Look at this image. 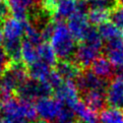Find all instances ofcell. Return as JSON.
Wrapping results in <instances>:
<instances>
[{
    "label": "cell",
    "mask_w": 123,
    "mask_h": 123,
    "mask_svg": "<svg viewBox=\"0 0 123 123\" xmlns=\"http://www.w3.org/2000/svg\"><path fill=\"white\" fill-rule=\"evenodd\" d=\"M49 40L56 56L61 60H68L75 53V39L62 20H56L53 24Z\"/></svg>",
    "instance_id": "cell-1"
},
{
    "label": "cell",
    "mask_w": 123,
    "mask_h": 123,
    "mask_svg": "<svg viewBox=\"0 0 123 123\" xmlns=\"http://www.w3.org/2000/svg\"><path fill=\"white\" fill-rule=\"evenodd\" d=\"M37 116L45 122H59L71 120L74 113L70 108L64 106L59 100L51 97L40 99L36 105Z\"/></svg>",
    "instance_id": "cell-2"
},
{
    "label": "cell",
    "mask_w": 123,
    "mask_h": 123,
    "mask_svg": "<svg viewBox=\"0 0 123 123\" xmlns=\"http://www.w3.org/2000/svg\"><path fill=\"white\" fill-rule=\"evenodd\" d=\"M1 113V117L29 123L37 118L36 107L32 102L20 98H12V97L3 101Z\"/></svg>",
    "instance_id": "cell-3"
},
{
    "label": "cell",
    "mask_w": 123,
    "mask_h": 123,
    "mask_svg": "<svg viewBox=\"0 0 123 123\" xmlns=\"http://www.w3.org/2000/svg\"><path fill=\"white\" fill-rule=\"evenodd\" d=\"M28 71L25 65L18 63L11 64L7 67L3 76L1 77V85H0V94L3 101L8 98H11V95L14 91H17L20 85L27 80Z\"/></svg>",
    "instance_id": "cell-4"
},
{
    "label": "cell",
    "mask_w": 123,
    "mask_h": 123,
    "mask_svg": "<svg viewBox=\"0 0 123 123\" xmlns=\"http://www.w3.org/2000/svg\"><path fill=\"white\" fill-rule=\"evenodd\" d=\"M53 89L46 81H38L35 80H27L17 89V93L20 99L32 102L34 100L49 97Z\"/></svg>",
    "instance_id": "cell-5"
},
{
    "label": "cell",
    "mask_w": 123,
    "mask_h": 123,
    "mask_svg": "<svg viewBox=\"0 0 123 123\" xmlns=\"http://www.w3.org/2000/svg\"><path fill=\"white\" fill-rule=\"evenodd\" d=\"M102 50V45H96V44L82 42L76 47L75 53H74V59L75 63L80 67H87L92 65Z\"/></svg>",
    "instance_id": "cell-6"
},
{
    "label": "cell",
    "mask_w": 123,
    "mask_h": 123,
    "mask_svg": "<svg viewBox=\"0 0 123 123\" xmlns=\"http://www.w3.org/2000/svg\"><path fill=\"white\" fill-rule=\"evenodd\" d=\"M106 102L110 108L123 109V76L117 75L106 87Z\"/></svg>",
    "instance_id": "cell-7"
},
{
    "label": "cell",
    "mask_w": 123,
    "mask_h": 123,
    "mask_svg": "<svg viewBox=\"0 0 123 123\" xmlns=\"http://www.w3.org/2000/svg\"><path fill=\"white\" fill-rule=\"evenodd\" d=\"M67 27L74 39L83 41L89 30L91 29L86 11L77 10L71 17L68 18Z\"/></svg>",
    "instance_id": "cell-8"
},
{
    "label": "cell",
    "mask_w": 123,
    "mask_h": 123,
    "mask_svg": "<svg viewBox=\"0 0 123 123\" xmlns=\"http://www.w3.org/2000/svg\"><path fill=\"white\" fill-rule=\"evenodd\" d=\"M76 86L78 91L83 94L92 91H106V80H102L96 75L92 70H86L80 74L76 78Z\"/></svg>",
    "instance_id": "cell-9"
},
{
    "label": "cell",
    "mask_w": 123,
    "mask_h": 123,
    "mask_svg": "<svg viewBox=\"0 0 123 123\" xmlns=\"http://www.w3.org/2000/svg\"><path fill=\"white\" fill-rule=\"evenodd\" d=\"M27 21H21L14 17H7L2 25L3 42H21L25 36Z\"/></svg>",
    "instance_id": "cell-10"
},
{
    "label": "cell",
    "mask_w": 123,
    "mask_h": 123,
    "mask_svg": "<svg viewBox=\"0 0 123 123\" xmlns=\"http://www.w3.org/2000/svg\"><path fill=\"white\" fill-rule=\"evenodd\" d=\"M56 99L59 100L64 106L73 109L80 102L78 100V89L73 80H65L58 89L55 90Z\"/></svg>",
    "instance_id": "cell-11"
},
{
    "label": "cell",
    "mask_w": 123,
    "mask_h": 123,
    "mask_svg": "<svg viewBox=\"0 0 123 123\" xmlns=\"http://www.w3.org/2000/svg\"><path fill=\"white\" fill-rule=\"evenodd\" d=\"M40 0H7L6 3L14 18L27 21L29 16L36 9Z\"/></svg>",
    "instance_id": "cell-12"
},
{
    "label": "cell",
    "mask_w": 123,
    "mask_h": 123,
    "mask_svg": "<svg viewBox=\"0 0 123 123\" xmlns=\"http://www.w3.org/2000/svg\"><path fill=\"white\" fill-rule=\"evenodd\" d=\"M106 56L113 67L120 73H123V39L119 38L108 42L106 46Z\"/></svg>",
    "instance_id": "cell-13"
},
{
    "label": "cell",
    "mask_w": 123,
    "mask_h": 123,
    "mask_svg": "<svg viewBox=\"0 0 123 123\" xmlns=\"http://www.w3.org/2000/svg\"><path fill=\"white\" fill-rule=\"evenodd\" d=\"M80 8L78 0H57L53 12L56 20H62L71 17Z\"/></svg>",
    "instance_id": "cell-14"
},
{
    "label": "cell",
    "mask_w": 123,
    "mask_h": 123,
    "mask_svg": "<svg viewBox=\"0 0 123 123\" xmlns=\"http://www.w3.org/2000/svg\"><path fill=\"white\" fill-rule=\"evenodd\" d=\"M83 103L95 112L104 110L106 104V91H92L83 94Z\"/></svg>",
    "instance_id": "cell-15"
},
{
    "label": "cell",
    "mask_w": 123,
    "mask_h": 123,
    "mask_svg": "<svg viewBox=\"0 0 123 123\" xmlns=\"http://www.w3.org/2000/svg\"><path fill=\"white\" fill-rule=\"evenodd\" d=\"M92 71L98 77L102 80H107L111 77L114 73V67L107 57H99L92 64Z\"/></svg>",
    "instance_id": "cell-16"
},
{
    "label": "cell",
    "mask_w": 123,
    "mask_h": 123,
    "mask_svg": "<svg viewBox=\"0 0 123 123\" xmlns=\"http://www.w3.org/2000/svg\"><path fill=\"white\" fill-rule=\"evenodd\" d=\"M56 71L65 80H72L77 78L80 74V66L76 63H73L69 60H62L57 64Z\"/></svg>",
    "instance_id": "cell-17"
},
{
    "label": "cell",
    "mask_w": 123,
    "mask_h": 123,
    "mask_svg": "<svg viewBox=\"0 0 123 123\" xmlns=\"http://www.w3.org/2000/svg\"><path fill=\"white\" fill-rule=\"evenodd\" d=\"M53 71L50 65L43 62V61H37L34 64L30 65L29 67V74L32 77V80L38 81H46L49 77L51 72Z\"/></svg>",
    "instance_id": "cell-18"
},
{
    "label": "cell",
    "mask_w": 123,
    "mask_h": 123,
    "mask_svg": "<svg viewBox=\"0 0 123 123\" xmlns=\"http://www.w3.org/2000/svg\"><path fill=\"white\" fill-rule=\"evenodd\" d=\"M72 111L74 113V116H76L77 119L81 123H96L97 119H98L97 112L92 110L87 105H86L81 101H80L75 105Z\"/></svg>",
    "instance_id": "cell-19"
},
{
    "label": "cell",
    "mask_w": 123,
    "mask_h": 123,
    "mask_svg": "<svg viewBox=\"0 0 123 123\" xmlns=\"http://www.w3.org/2000/svg\"><path fill=\"white\" fill-rule=\"evenodd\" d=\"M39 46L34 45L27 40H23L21 42V50H20V55L21 59L25 61V64L30 65L34 64L35 62L39 61V52H38Z\"/></svg>",
    "instance_id": "cell-20"
},
{
    "label": "cell",
    "mask_w": 123,
    "mask_h": 123,
    "mask_svg": "<svg viewBox=\"0 0 123 123\" xmlns=\"http://www.w3.org/2000/svg\"><path fill=\"white\" fill-rule=\"evenodd\" d=\"M98 32L100 34L102 40L107 42H111L120 38V30L118 29L113 23H105L99 25Z\"/></svg>",
    "instance_id": "cell-21"
},
{
    "label": "cell",
    "mask_w": 123,
    "mask_h": 123,
    "mask_svg": "<svg viewBox=\"0 0 123 123\" xmlns=\"http://www.w3.org/2000/svg\"><path fill=\"white\" fill-rule=\"evenodd\" d=\"M101 123H123V111L122 110L107 108L100 113Z\"/></svg>",
    "instance_id": "cell-22"
},
{
    "label": "cell",
    "mask_w": 123,
    "mask_h": 123,
    "mask_svg": "<svg viewBox=\"0 0 123 123\" xmlns=\"http://www.w3.org/2000/svg\"><path fill=\"white\" fill-rule=\"evenodd\" d=\"M38 52H39V60L43 61V62L47 63L48 65H52L56 64L57 62V56L55 54L54 50L52 49V47L50 44H47L44 42L41 44L38 48Z\"/></svg>",
    "instance_id": "cell-23"
},
{
    "label": "cell",
    "mask_w": 123,
    "mask_h": 123,
    "mask_svg": "<svg viewBox=\"0 0 123 123\" xmlns=\"http://www.w3.org/2000/svg\"><path fill=\"white\" fill-rule=\"evenodd\" d=\"M109 17H110V11L97 9V8H91V10L87 13L89 21L91 24L97 25H101L105 23H107Z\"/></svg>",
    "instance_id": "cell-24"
},
{
    "label": "cell",
    "mask_w": 123,
    "mask_h": 123,
    "mask_svg": "<svg viewBox=\"0 0 123 123\" xmlns=\"http://www.w3.org/2000/svg\"><path fill=\"white\" fill-rule=\"evenodd\" d=\"M115 6V0H92L91 8H97V9L108 10L112 9Z\"/></svg>",
    "instance_id": "cell-25"
},
{
    "label": "cell",
    "mask_w": 123,
    "mask_h": 123,
    "mask_svg": "<svg viewBox=\"0 0 123 123\" xmlns=\"http://www.w3.org/2000/svg\"><path fill=\"white\" fill-rule=\"evenodd\" d=\"M112 23L119 30H123V7L114 8L111 14Z\"/></svg>",
    "instance_id": "cell-26"
},
{
    "label": "cell",
    "mask_w": 123,
    "mask_h": 123,
    "mask_svg": "<svg viewBox=\"0 0 123 123\" xmlns=\"http://www.w3.org/2000/svg\"><path fill=\"white\" fill-rule=\"evenodd\" d=\"M8 65V56L2 48H0V72L7 69Z\"/></svg>",
    "instance_id": "cell-27"
},
{
    "label": "cell",
    "mask_w": 123,
    "mask_h": 123,
    "mask_svg": "<svg viewBox=\"0 0 123 123\" xmlns=\"http://www.w3.org/2000/svg\"><path fill=\"white\" fill-rule=\"evenodd\" d=\"M9 8L6 2H4L3 0H0V20H5L9 13Z\"/></svg>",
    "instance_id": "cell-28"
},
{
    "label": "cell",
    "mask_w": 123,
    "mask_h": 123,
    "mask_svg": "<svg viewBox=\"0 0 123 123\" xmlns=\"http://www.w3.org/2000/svg\"><path fill=\"white\" fill-rule=\"evenodd\" d=\"M4 41V38H3V33H2V29L0 28V45L3 43Z\"/></svg>",
    "instance_id": "cell-29"
},
{
    "label": "cell",
    "mask_w": 123,
    "mask_h": 123,
    "mask_svg": "<svg viewBox=\"0 0 123 123\" xmlns=\"http://www.w3.org/2000/svg\"><path fill=\"white\" fill-rule=\"evenodd\" d=\"M56 123H76V122L71 119V120H67V121H59V122H56Z\"/></svg>",
    "instance_id": "cell-30"
},
{
    "label": "cell",
    "mask_w": 123,
    "mask_h": 123,
    "mask_svg": "<svg viewBox=\"0 0 123 123\" xmlns=\"http://www.w3.org/2000/svg\"><path fill=\"white\" fill-rule=\"evenodd\" d=\"M2 103H3V98H2V96L1 94H0V107L2 106Z\"/></svg>",
    "instance_id": "cell-31"
},
{
    "label": "cell",
    "mask_w": 123,
    "mask_h": 123,
    "mask_svg": "<svg viewBox=\"0 0 123 123\" xmlns=\"http://www.w3.org/2000/svg\"><path fill=\"white\" fill-rule=\"evenodd\" d=\"M119 2H120V4L122 5V7H123V0H119Z\"/></svg>",
    "instance_id": "cell-32"
},
{
    "label": "cell",
    "mask_w": 123,
    "mask_h": 123,
    "mask_svg": "<svg viewBox=\"0 0 123 123\" xmlns=\"http://www.w3.org/2000/svg\"><path fill=\"white\" fill-rule=\"evenodd\" d=\"M83 1H92V0H83Z\"/></svg>",
    "instance_id": "cell-33"
},
{
    "label": "cell",
    "mask_w": 123,
    "mask_h": 123,
    "mask_svg": "<svg viewBox=\"0 0 123 123\" xmlns=\"http://www.w3.org/2000/svg\"><path fill=\"white\" fill-rule=\"evenodd\" d=\"M0 85H1V77H0Z\"/></svg>",
    "instance_id": "cell-34"
}]
</instances>
